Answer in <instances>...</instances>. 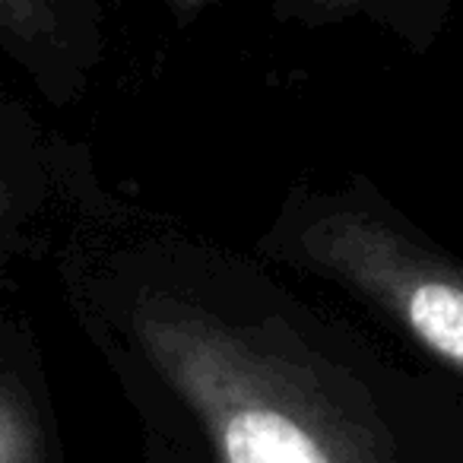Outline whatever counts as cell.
<instances>
[{
  "mask_svg": "<svg viewBox=\"0 0 463 463\" xmlns=\"http://www.w3.org/2000/svg\"><path fill=\"white\" fill-rule=\"evenodd\" d=\"M124 324L216 463H406L365 387L286 311L153 279L130 289Z\"/></svg>",
  "mask_w": 463,
  "mask_h": 463,
  "instance_id": "cell-1",
  "label": "cell"
},
{
  "mask_svg": "<svg viewBox=\"0 0 463 463\" xmlns=\"http://www.w3.org/2000/svg\"><path fill=\"white\" fill-rule=\"evenodd\" d=\"M305 260L391 315L425 353L463 374V270L378 213L330 206L298 232Z\"/></svg>",
  "mask_w": 463,
  "mask_h": 463,
  "instance_id": "cell-2",
  "label": "cell"
},
{
  "mask_svg": "<svg viewBox=\"0 0 463 463\" xmlns=\"http://www.w3.org/2000/svg\"><path fill=\"white\" fill-rule=\"evenodd\" d=\"M0 463H48L39 410L14 368H7L0 387Z\"/></svg>",
  "mask_w": 463,
  "mask_h": 463,
  "instance_id": "cell-3",
  "label": "cell"
},
{
  "mask_svg": "<svg viewBox=\"0 0 463 463\" xmlns=\"http://www.w3.org/2000/svg\"><path fill=\"white\" fill-rule=\"evenodd\" d=\"M0 20L7 33L33 39L52 23V0H0Z\"/></svg>",
  "mask_w": 463,
  "mask_h": 463,
  "instance_id": "cell-4",
  "label": "cell"
},
{
  "mask_svg": "<svg viewBox=\"0 0 463 463\" xmlns=\"http://www.w3.org/2000/svg\"><path fill=\"white\" fill-rule=\"evenodd\" d=\"M203 4L206 0H175V10H178V14H194V10H200Z\"/></svg>",
  "mask_w": 463,
  "mask_h": 463,
  "instance_id": "cell-5",
  "label": "cell"
}]
</instances>
